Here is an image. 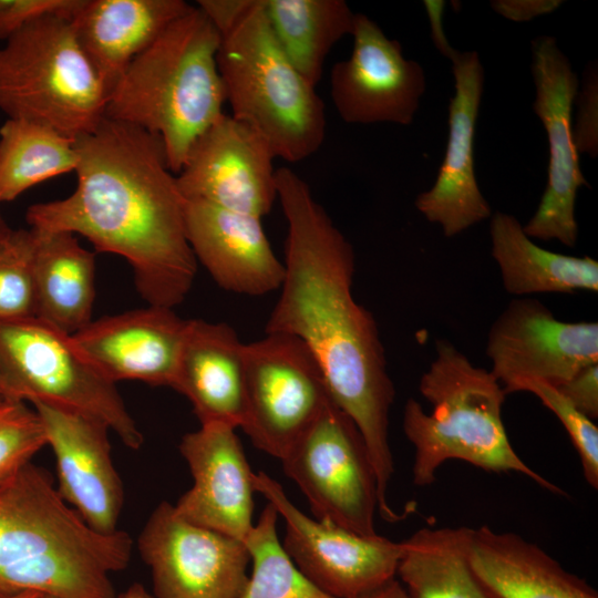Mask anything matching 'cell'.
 Here are the masks:
<instances>
[{
  "label": "cell",
  "mask_w": 598,
  "mask_h": 598,
  "mask_svg": "<svg viewBox=\"0 0 598 598\" xmlns=\"http://www.w3.org/2000/svg\"><path fill=\"white\" fill-rule=\"evenodd\" d=\"M485 352L506 393L523 380L557 388L598 363V323L563 321L539 300L517 297L492 323Z\"/></svg>",
  "instance_id": "obj_14"
},
{
  "label": "cell",
  "mask_w": 598,
  "mask_h": 598,
  "mask_svg": "<svg viewBox=\"0 0 598 598\" xmlns=\"http://www.w3.org/2000/svg\"><path fill=\"white\" fill-rule=\"evenodd\" d=\"M419 391L431 412L412 398L403 411V432L414 450V485H431L442 464L457 460L487 472H516L564 494L512 446L502 419L507 395L502 383L491 370L474 365L451 341L436 340L435 358L422 374Z\"/></svg>",
  "instance_id": "obj_5"
},
{
  "label": "cell",
  "mask_w": 598,
  "mask_h": 598,
  "mask_svg": "<svg viewBox=\"0 0 598 598\" xmlns=\"http://www.w3.org/2000/svg\"><path fill=\"white\" fill-rule=\"evenodd\" d=\"M192 7L184 0H81L71 22L110 95L130 63Z\"/></svg>",
  "instance_id": "obj_23"
},
{
  "label": "cell",
  "mask_w": 598,
  "mask_h": 598,
  "mask_svg": "<svg viewBox=\"0 0 598 598\" xmlns=\"http://www.w3.org/2000/svg\"><path fill=\"white\" fill-rule=\"evenodd\" d=\"M454 75V96L448 106V136L444 158L433 186L415 198L416 209L444 236L454 237L491 218L474 169V135L484 87V68L476 51L454 52L448 58Z\"/></svg>",
  "instance_id": "obj_18"
},
{
  "label": "cell",
  "mask_w": 598,
  "mask_h": 598,
  "mask_svg": "<svg viewBox=\"0 0 598 598\" xmlns=\"http://www.w3.org/2000/svg\"><path fill=\"white\" fill-rule=\"evenodd\" d=\"M0 369L11 400L44 402L105 423L125 446L144 437L116 389L72 337L37 319L0 321Z\"/></svg>",
  "instance_id": "obj_8"
},
{
  "label": "cell",
  "mask_w": 598,
  "mask_h": 598,
  "mask_svg": "<svg viewBox=\"0 0 598 598\" xmlns=\"http://www.w3.org/2000/svg\"><path fill=\"white\" fill-rule=\"evenodd\" d=\"M561 3L559 0H495L491 7L511 21L527 22L555 11Z\"/></svg>",
  "instance_id": "obj_37"
},
{
  "label": "cell",
  "mask_w": 598,
  "mask_h": 598,
  "mask_svg": "<svg viewBox=\"0 0 598 598\" xmlns=\"http://www.w3.org/2000/svg\"><path fill=\"white\" fill-rule=\"evenodd\" d=\"M37 598H55L51 595L40 594Z\"/></svg>",
  "instance_id": "obj_45"
},
{
  "label": "cell",
  "mask_w": 598,
  "mask_h": 598,
  "mask_svg": "<svg viewBox=\"0 0 598 598\" xmlns=\"http://www.w3.org/2000/svg\"><path fill=\"white\" fill-rule=\"evenodd\" d=\"M75 140L25 120L0 127V202H11L37 184L75 171Z\"/></svg>",
  "instance_id": "obj_29"
},
{
  "label": "cell",
  "mask_w": 598,
  "mask_h": 598,
  "mask_svg": "<svg viewBox=\"0 0 598 598\" xmlns=\"http://www.w3.org/2000/svg\"><path fill=\"white\" fill-rule=\"evenodd\" d=\"M34 235L14 229L0 248V321L35 318Z\"/></svg>",
  "instance_id": "obj_31"
},
{
  "label": "cell",
  "mask_w": 598,
  "mask_h": 598,
  "mask_svg": "<svg viewBox=\"0 0 598 598\" xmlns=\"http://www.w3.org/2000/svg\"><path fill=\"white\" fill-rule=\"evenodd\" d=\"M269 27L295 68L317 86L326 60L354 16L343 0H261Z\"/></svg>",
  "instance_id": "obj_28"
},
{
  "label": "cell",
  "mask_w": 598,
  "mask_h": 598,
  "mask_svg": "<svg viewBox=\"0 0 598 598\" xmlns=\"http://www.w3.org/2000/svg\"><path fill=\"white\" fill-rule=\"evenodd\" d=\"M220 40L193 6L130 63L109 95L105 117L159 137L175 175L197 138L224 114Z\"/></svg>",
  "instance_id": "obj_4"
},
{
  "label": "cell",
  "mask_w": 598,
  "mask_h": 598,
  "mask_svg": "<svg viewBox=\"0 0 598 598\" xmlns=\"http://www.w3.org/2000/svg\"><path fill=\"white\" fill-rule=\"evenodd\" d=\"M277 194L287 221L285 276L265 333L290 334L308 348L332 401L364 440L377 475L379 513L390 517L394 462L389 424L395 389L374 317L352 295L353 247L291 168H277Z\"/></svg>",
  "instance_id": "obj_1"
},
{
  "label": "cell",
  "mask_w": 598,
  "mask_h": 598,
  "mask_svg": "<svg viewBox=\"0 0 598 598\" xmlns=\"http://www.w3.org/2000/svg\"><path fill=\"white\" fill-rule=\"evenodd\" d=\"M423 3L430 20L433 43L443 55L448 58L454 49L448 43L443 30L442 18L445 2L424 1Z\"/></svg>",
  "instance_id": "obj_39"
},
{
  "label": "cell",
  "mask_w": 598,
  "mask_h": 598,
  "mask_svg": "<svg viewBox=\"0 0 598 598\" xmlns=\"http://www.w3.org/2000/svg\"><path fill=\"white\" fill-rule=\"evenodd\" d=\"M217 65L230 115L261 134L276 158L297 163L319 151L323 101L277 42L261 0L221 35Z\"/></svg>",
  "instance_id": "obj_6"
},
{
  "label": "cell",
  "mask_w": 598,
  "mask_h": 598,
  "mask_svg": "<svg viewBox=\"0 0 598 598\" xmlns=\"http://www.w3.org/2000/svg\"><path fill=\"white\" fill-rule=\"evenodd\" d=\"M52 448L56 489L94 530H116L124 504L122 480L114 466L109 426L102 421L44 402H33Z\"/></svg>",
  "instance_id": "obj_17"
},
{
  "label": "cell",
  "mask_w": 598,
  "mask_h": 598,
  "mask_svg": "<svg viewBox=\"0 0 598 598\" xmlns=\"http://www.w3.org/2000/svg\"><path fill=\"white\" fill-rule=\"evenodd\" d=\"M250 2L251 0H199L197 7L223 35L245 13Z\"/></svg>",
  "instance_id": "obj_38"
},
{
  "label": "cell",
  "mask_w": 598,
  "mask_h": 598,
  "mask_svg": "<svg viewBox=\"0 0 598 598\" xmlns=\"http://www.w3.org/2000/svg\"><path fill=\"white\" fill-rule=\"evenodd\" d=\"M241 430L258 450L282 460L332 401L321 370L296 337L265 333L245 343Z\"/></svg>",
  "instance_id": "obj_10"
},
{
  "label": "cell",
  "mask_w": 598,
  "mask_h": 598,
  "mask_svg": "<svg viewBox=\"0 0 598 598\" xmlns=\"http://www.w3.org/2000/svg\"><path fill=\"white\" fill-rule=\"evenodd\" d=\"M278 516L268 503L245 539L252 567L240 598H333L313 586L287 555L277 534Z\"/></svg>",
  "instance_id": "obj_30"
},
{
  "label": "cell",
  "mask_w": 598,
  "mask_h": 598,
  "mask_svg": "<svg viewBox=\"0 0 598 598\" xmlns=\"http://www.w3.org/2000/svg\"><path fill=\"white\" fill-rule=\"evenodd\" d=\"M75 150L74 192L30 206V228L81 235L96 250L124 257L141 297L174 309L193 287L197 260L186 235V198L162 141L104 117L75 140Z\"/></svg>",
  "instance_id": "obj_2"
},
{
  "label": "cell",
  "mask_w": 598,
  "mask_h": 598,
  "mask_svg": "<svg viewBox=\"0 0 598 598\" xmlns=\"http://www.w3.org/2000/svg\"><path fill=\"white\" fill-rule=\"evenodd\" d=\"M236 430L202 424L182 437L179 452L193 486L174 505L183 519L245 542L254 527V475Z\"/></svg>",
  "instance_id": "obj_19"
},
{
  "label": "cell",
  "mask_w": 598,
  "mask_h": 598,
  "mask_svg": "<svg viewBox=\"0 0 598 598\" xmlns=\"http://www.w3.org/2000/svg\"><path fill=\"white\" fill-rule=\"evenodd\" d=\"M4 0H0V8L3 6Z\"/></svg>",
  "instance_id": "obj_46"
},
{
  "label": "cell",
  "mask_w": 598,
  "mask_h": 598,
  "mask_svg": "<svg viewBox=\"0 0 598 598\" xmlns=\"http://www.w3.org/2000/svg\"><path fill=\"white\" fill-rule=\"evenodd\" d=\"M185 224L196 260L220 288L246 296L280 289L285 266L269 243L261 218L186 199Z\"/></svg>",
  "instance_id": "obj_21"
},
{
  "label": "cell",
  "mask_w": 598,
  "mask_h": 598,
  "mask_svg": "<svg viewBox=\"0 0 598 598\" xmlns=\"http://www.w3.org/2000/svg\"><path fill=\"white\" fill-rule=\"evenodd\" d=\"M598 75L597 66H588L574 100L575 118L571 130L578 153L590 157L598 154Z\"/></svg>",
  "instance_id": "obj_34"
},
{
  "label": "cell",
  "mask_w": 598,
  "mask_h": 598,
  "mask_svg": "<svg viewBox=\"0 0 598 598\" xmlns=\"http://www.w3.org/2000/svg\"><path fill=\"white\" fill-rule=\"evenodd\" d=\"M186 324L174 309L148 305L92 320L71 337L80 353L113 383L136 380L173 389Z\"/></svg>",
  "instance_id": "obj_20"
},
{
  "label": "cell",
  "mask_w": 598,
  "mask_h": 598,
  "mask_svg": "<svg viewBox=\"0 0 598 598\" xmlns=\"http://www.w3.org/2000/svg\"><path fill=\"white\" fill-rule=\"evenodd\" d=\"M154 598H240L250 555L245 542L194 525L159 503L137 539Z\"/></svg>",
  "instance_id": "obj_12"
},
{
  "label": "cell",
  "mask_w": 598,
  "mask_h": 598,
  "mask_svg": "<svg viewBox=\"0 0 598 598\" xmlns=\"http://www.w3.org/2000/svg\"><path fill=\"white\" fill-rule=\"evenodd\" d=\"M107 99L69 16L33 20L0 48V110L8 118L76 140L102 122Z\"/></svg>",
  "instance_id": "obj_7"
},
{
  "label": "cell",
  "mask_w": 598,
  "mask_h": 598,
  "mask_svg": "<svg viewBox=\"0 0 598 598\" xmlns=\"http://www.w3.org/2000/svg\"><path fill=\"white\" fill-rule=\"evenodd\" d=\"M492 256L506 292L515 297L534 293L598 291V261L569 256L536 245L518 219L503 212L491 216Z\"/></svg>",
  "instance_id": "obj_26"
},
{
  "label": "cell",
  "mask_w": 598,
  "mask_h": 598,
  "mask_svg": "<svg viewBox=\"0 0 598 598\" xmlns=\"http://www.w3.org/2000/svg\"><path fill=\"white\" fill-rule=\"evenodd\" d=\"M245 343L227 323L187 320L173 389L185 395L202 424L243 426Z\"/></svg>",
  "instance_id": "obj_22"
},
{
  "label": "cell",
  "mask_w": 598,
  "mask_h": 598,
  "mask_svg": "<svg viewBox=\"0 0 598 598\" xmlns=\"http://www.w3.org/2000/svg\"><path fill=\"white\" fill-rule=\"evenodd\" d=\"M116 598H154L142 584L134 582L126 590L116 596Z\"/></svg>",
  "instance_id": "obj_41"
},
{
  "label": "cell",
  "mask_w": 598,
  "mask_h": 598,
  "mask_svg": "<svg viewBox=\"0 0 598 598\" xmlns=\"http://www.w3.org/2000/svg\"><path fill=\"white\" fill-rule=\"evenodd\" d=\"M357 598H408V595L401 582L393 578L380 587Z\"/></svg>",
  "instance_id": "obj_40"
},
{
  "label": "cell",
  "mask_w": 598,
  "mask_h": 598,
  "mask_svg": "<svg viewBox=\"0 0 598 598\" xmlns=\"http://www.w3.org/2000/svg\"><path fill=\"white\" fill-rule=\"evenodd\" d=\"M254 487L285 520L282 547L287 555L326 595L357 598L395 578L401 542L380 535L362 536L332 523L310 518L265 472L255 473Z\"/></svg>",
  "instance_id": "obj_11"
},
{
  "label": "cell",
  "mask_w": 598,
  "mask_h": 598,
  "mask_svg": "<svg viewBox=\"0 0 598 598\" xmlns=\"http://www.w3.org/2000/svg\"><path fill=\"white\" fill-rule=\"evenodd\" d=\"M30 229L34 235L35 318L72 336L92 321L95 255L74 234Z\"/></svg>",
  "instance_id": "obj_25"
},
{
  "label": "cell",
  "mask_w": 598,
  "mask_h": 598,
  "mask_svg": "<svg viewBox=\"0 0 598 598\" xmlns=\"http://www.w3.org/2000/svg\"><path fill=\"white\" fill-rule=\"evenodd\" d=\"M317 519L362 536L378 535L374 467L354 422L333 401L281 460Z\"/></svg>",
  "instance_id": "obj_9"
},
{
  "label": "cell",
  "mask_w": 598,
  "mask_h": 598,
  "mask_svg": "<svg viewBox=\"0 0 598 598\" xmlns=\"http://www.w3.org/2000/svg\"><path fill=\"white\" fill-rule=\"evenodd\" d=\"M470 563L488 598H598L536 544L487 525L473 530Z\"/></svg>",
  "instance_id": "obj_24"
},
{
  "label": "cell",
  "mask_w": 598,
  "mask_h": 598,
  "mask_svg": "<svg viewBox=\"0 0 598 598\" xmlns=\"http://www.w3.org/2000/svg\"><path fill=\"white\" fill-rule=\"evenodd\" d=\"M81 0H4L0 8V40L6 41L22 27L50 14L72 17Z\"/></svg>",
  "instance_id": "obj_35"
},
{
  "label": "cell",
  "mask_w": 598,
  "mask_h": 598,
  "mask_svg": "<svg viewBox=\"0 0 598 598\" xmlns=\"http://www.w3.org/2000/svg\"><path fill=\"white\" fill-rule=\"evenodd\" d=\"M6 400H11V398L9 395V391H8V388H7V384H6L4 377H3L2 371L0 369V402L6 401Z\"/></svg>",
  "instance_id": "obj_43"
},
{
  "label": "cell",
  "mask_w": 598,
  "mask_h": 598,
  "mask_svg": "<svg viewBox=\"0 0 598 598\" xmlns=\"http://www.w3.org/2000/svg\"><path fill=\"white\" fill-rule=\"evenodd\" d=\"M473 530L424 527L401 542L395 575L408 598H488L470 563Z\"/></svg>",
  "instance_id": "obj_27"
},
{
  "label": "cell",
  "mask_w": 598,
  "mask_h": 598,
  "mask_svg": "<svg viewBox=\"0 0 598 598\" xmlns=\"http://www.w3.org/2000/svg\"><path fill=\"white\" fill-rule=\"evenodd\" d=\"M39 595L40 594H38V592L28 591V592L17 595V596L11 597V598H37Z\"/></svg>",
  "instance_id": "obj_44"
},
{
  "label": "cell",
  "mask_w": 598,
  "mask_h": 598,
  "mask_svg": "<svg viewBox=\"0 0 598 598\" xmlns=\"http://www.w3.org/2000/svg\"><path fill=\"white\" fill-rule=\"evenodd\" d=\"M14 229L9 227L6 220L0 215V248H2L11 238Z\"/></svg>",
  "instance_id": "obj_42"
},
{
  "label": "cell",
  "mask_w": 598,
  "mask_h": 598,
  "mask_svg": "<svg viewBox=\"0 0 598 598\" xmlns=\"http://www.w3.org/2000/svg\"><path fill=\"white\" fill-rule=\"evenodd\" d=\"M275 158L261 134L224 113L192 146L177 184L186 199L262 218L278 200Z\"/></svg>",
  "instance_id": "obj_16"
},
{
  "label": "cell",
  "mask_w": 598,
  "mask_h": 598,
  "mask_svg": "<svg viewBox=\"0 0 598 598\" xmlns=\"http://www.w3.org/2000/svg\"><path fill=\"white\" fill-rule=\"evenodd\" d=\"M530 70L536 89L533 110L547 134L549 161L545 190L523 229L529 238L556 239L574 248L578 240L577 193L579 187L588 186L571 130L579 80L569 59L550 35L532 41Z\"/></svg>",
  "instance_id": "obj_13"
},
{
  "label": "cell",
  "mask_w": 598,
  "mask_h": 598,
  "mask_svg": "<svg viewBox=\"0 0 598 598\" xmlns=\"http://www.w3.org/2000/svg\"><path fill=\"white\" fill-rule=\"evenodd\" d=\"M529 392L551 411L560 421L578 452L584 477L595 489L598 488V427L576 409L556 388L538 380H523L514 383L507 394Z\"/></svg>",
  "instance_id": "obj_32"
},
{
  "label": "cell",
  "mask_w": 598,
  "mask_h": 598,
  "mask_svg": "<svg viewBox=\"0 0 598 598\" xmlns=\"http://www.w3.org/2000/svg\"><path fill=\"white\" fill-rule=\"evenodd\" d=\"M133 540L90 527L32 462L0 486V598H116L110 575L125 569Z\"/></svg>",
  "instance_id": "obj_3"
},
{
  "label": "cell",
  "mask_w": 598,
  "mask_h": 598,
  "mask_svg": "<svg viewBox=\"0 0 598 598\" xmlns=\"http://www.w3.org/2000/svg\"><path fill=\"white\" fill-rule=\"evenodd\" d=\"M557 389L589 419L598 417V363L582 368Z\"/></svg>",
  "instance_id": "obj_36"
},
{
  "label": "cell",
  "mask_w": 598,
  "mask_h": 598,
  "mask_svg": "<svg viewBox=\"0 0 598 598\" xmlns=\"http://www.w3.org/2000/svg\"><path fill=\"white\" fill-rule=\"evenodd\" d=\"M348 59L330 73V96L348 124L413 122L425 92L423 68L403 55L399 41L363 13H355Z\"/></svg>",
  "instance_id": "obj_15"
},
{
  "label": "cell",
  "mask_w": 598,
  "mask_h": 598,
  "mask_svg": "<svg viewBox=\"0 0 598 598\" xmlns=\"http://www.w3.org/2000/svg\"><path fill=\"white\" fill-rule=\"evenodd\" d=\"M47 445L42 422L27 402H0V486Z\"/></svg>",
  "instance_id": "obj_33"
}]
</instances>
